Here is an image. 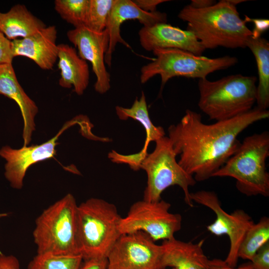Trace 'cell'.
Listing matches in <instances>:
<instances>
[{"mask_svg": "<svg viewBox=\"0 0 269 269\" xmlns=\"http://www.w3.org/2000/svg\"><path fill=\"white\" fill-rule=\"evenodd\" d=\"M269 117L256 107L232 119L206 124L201 115L187 109L179 122L168 128L178 164L196 181L213 177L240 145L239 135L250 126Z\"/></svg>", "mask_w": 269, "mask_h": 269, "instance_id": "6da1fadb", "label": "cell"}, {"mask_svg": "<svg viewBox=\"0 0 269 269\" xmlns=\"http://www.w3.org/2000/svg\"><path fill=\"white\" fill-rule=\"evenodd\" d=\"M178 17L187 23V30L205 49L219 46L245 48L253 36L236 6L228 0H220L204 8H195L188 4L180 11Z\"/></svg>", "mask_w": 269, "mask_h": 269, "instance_id": "7a4b0ae2", "label": "cell"}, {"mask_svg": "<svg viewBox=\"0 0 269 269\" xmlns=\"http://www.w3.org/2000/svg\"><path fill=\"white\" fill-rule=\"evenodd\" d=\"M257 78L234 74L211 81L199 79L198 105L211 120L221 121L246 113L257 101Z\"/></svg>", "mask_w": 269, "mask_h": 269, "instance_id": "3957f363", "label": "cell"}, {"mask_svg": "<svg viewBox=\"0 0 269 269\" xmlns=\"http://www.w3.org/2000/svg\"><path fill=\"white\" fill-rule=\"evenodd\" d=\"M122 217L113 203L91 198L78 205L77 237L83 260L106 259L121 234Z\"/></svg>", "mask_w": 269, "mask_h": 269, "instance_id": "277c9868", "label": "cell"}, {"mask_svg": "<svg viewBox=\"0 0 269 269\" xmlns=\"http://www.w3.org/2000/svg\"><path fill=\"white\" fill-rule=\"evenodd\" d=\"M269 133L264 131L246 137L236 151L213 175L236 180L238 190L246 196H269Z\"/></svg>", "mask_w": 269, "mask_h": 269, "instance_id": "5b68a950", "label": "cell"}, {"mask_svg": "<svg viewBox=\"0 0 269 269\" xmlns=\"http://www.w3.org/2000/svg\"><path fill=\"white\" fill-rule=\"evenodd\" d=\"M77 207L70 193L45 209L37 218L33 237L37 254H79Z\"/></svg>", "mask_w": 269, "mask_h": 269, "instance_id": "8992f818", "label": "cell"}, {"mask_svg": "<svg viewBox=\"0 0 269 269\" xmlns=\"http://www.w3.org/2000/svg\"><path fill=\"white\" fill-rule=\"evenodd\" d=\"M152 52L156 58L141 67L140 80L144 84L159 75L161 91L166 83L174 77L205 79L211 73L226 69L238 62L235 57L210 58L178 49H156Z\"/></svg>", "mask_w": 269, "mask_h": 269, "instance_id": "52a82bcc", "label": "cell"}, {"mask_svg": "<svg viewBox=\"0 0 269 269\" xmlns=\"http://www.w3.org/2000/svg\"><path fill=\"white\" fill-rule=\"evenodd\" d=\"M155 142L153 151L147 154L140 165V169L146 172L147 177L143 200L158 201L166 188L177 185L184 193L186 204L192 207L194 204L190 197L189 187L196 184V180L178 164L177 155L168 136H164Z\"/></svg>", "mask_w": 269, "mask_h": 269, "instance_id": "ba28073f", "label": "cell"}, {"mask_svg": "<svg viewBox=\"0 0 269 269\" xmlns=\"http://www.w3.org/2000/svg\"><path fill=\"white\" fill-rule=\"evenodd\" d=\"M171 205L161 199L156 202L144 200L134 203L119 226L121 235L143 232L154 241L168 240L181 228L182 217L169 212Z\"/></svg>", "mask_w": 269, "mask_h": 269, "instance_id": "9c48e42d", "label": "cell"}, {"mask_svg": "<svg viewBox=\"0 0 269 269\" xmlns=\"http://www.w3.org/2000/svg\"><path fill=\"white\" fill-rule=\"evenodd\" d=\"M161 245L143 232L122 234L107 257V269H165Z\"/></svg>", "mask_w": 269, "mask_h": 269, "instance_id": "30bf717a", "label": "cell"}, {"mask_svg": "<svg viewBox=\"0 0 269 269\" xmlns=\"http://www.w3.org/2000/svg\"><path fill=\"white\" fill-rule=\"evenodd\" d=\"M190 197L193 202L209 208L215 214V220L207 226V229L216 236H228L230 245L225 261L229 266L236 267L240 245L247 231L255 223L251 217L241 209L236 210L231 214L227 213L213 191H198L190 193Z\"/></svg>", "mask_w": 269, "mask_h": 269, "instance_id": "8fae6325", "label": "cell"}, {"mask_svg": "<svg viewBox=\"0 0 269 269\" xmlns=\"http://www.w3.org/2000/svg\"><path fill=\"white\" fill-rule=\"evenodd\" d=\"M78 119L79 116L65 123L54 136L42 144L23 146L19 149H13L8 145L1 147L0 156L6 161L4 176L12 188H22L26 172L31 165L54 157L59 136Z\"/></svg>", "mask_w": 269, "mask_h": 269, "instance_id": "7c38bea8", "label": "cell"}, {"mask_svg": "<svg viewBox=\"0 0 269 269\" xmlns=\"http://www.w3.org/2000/svg\"><path fill=\"white\" fill-rule=\"evenodd\" d=\"M67 36L77 48L79 56L91 63L96 77L95 90L101 94L107 92L111 88L110 75L105 62L109 43L108 30L106 29L102 32H95L83 26L69 30Z\"/></svg>", "mask_w": 269, "mask_h": 269, "instance_id": "4fadbf2b", "label": "cell"}, {"mask_svg": "<svg viewBox=\"0 0 269 269\" xmlns=\"http://www.w3.org/2000/svg\"><path fill=\"white\" fill-rule=\"evenodd\" d=\"M138 34L140 45L147 51L178 49L201 56L206 50L192 32L166 22L143 26Z\"/></svg>", "mask_w": 269, "mask_h": 269, "instance_id": "5bb4252c", "label": "cell"}, {"mask_svg": "<svg viewBox=\"0 0 269 269\" xmlns=\"http://www.w3.org/2000/svg\"><path fill=\"white\" fill-rule=\"evenodd\" d=\"M131 19L138 20L143 26H150L159 23L167 22V17L165 13L158 11H144L138 7L132 0H115L106 28L109 33V43L105 62L109 67L111 66L112 55L117 43L131 49V46L122 38L120 33L122 23Z\"/></svg>", "mask_w": 269, "mask_h": 269, "instance_id": "9a60e30c", "label": "cell"}, {"mask_svg": "<svg viewBox=\"0 0 269 269\" xmlns=\"http://www.w3.org/2000/svg\"><path fill=\"white\" fill-rule=\"evenodd\" d=\"M57 34L55 26L50 25L27 37L11 40L12 55L27 57L42 69L51 70L57 60Z\"/></svg>", "mask_w": 269, "mask_h": 269, "instance_id": "2e32d148", "label": "cell"}, {"mask_svg": "<svg viewBox=\"0 0 269 269\" xmlns=\"http://www.w3.org/2000/svg\"><path fill=\"white\" fill-rule=\"evenodd\" d=\"M0 94L13 100L19 107L23 121V146H27L35 130L38 108L19 83L12 63L0 64Z\"/></svg>", "mask_w": 269, "mask_h": 269, "instance_id": "e0dca14e", "label": "cell"}, {"mask_svg": "<svg viewBox=\"0 0 269 269\" xmlns=\"http://www.w3.org/2000/svg\"><path fill=\"white\" fill-rule=\"evenodd\" d=\"M204 240L197 243L183 242L174 238L164 240L162 247V265L164 269H207L209 259L204 253Z\"/></svg>", "mask_w": 269, "mask_h": 269, "instance_id": "ac0fdd59", "label": "cell"}, {"mask_svg": "<svg viewBox=\"0 0 269 269\" xmlns=\"http://www.w3.org/2000/svg\"><path fill=\"white\" fill-rule=\"evenodd\" d=\"M58 67L60 71L59 85L65 88H74L78 95L83 94L90 78L89 66L75 48L66 44L57 46Z\"/></svg>", "mask_w": 269, "mask_h": 269, "instance_id": "d6986e66", "label": "cell"}, {"mask_svg": "<svg viewBox=\"0 0 269 269\" xmlns=\"http://www.w3.org/2000/svg\"><path fill=\"white\" fill-rule=\"evenodd\" d=\"M46 25L23 4L13 5L7 12H0V30L11 41L33 35Z\"/></svg>", "mask_w": 269, "mask_h": 269, "instance_id": "ffe728a7", "label": "cell"}, {"mask_svg": "<svg viewBox=\"0 0 269 269\" xmlns=\"http://www.w3.org/2000/svg\"><path fill=\"white\" fill-rule=\"evenodd\" d=\"M255 56L259 76L257 89V107L267 110L269 107V42L265 38L252 36L247 43Z\"/></svg>", "mask_w": 269, "mask_h": 269, "instance_id": "44dd1931", "label": "cell"}, {"mask_svg": "<svg viewBox=\"0 0 269 269\" xmlns=\"http://www.w3.org/2000/svg\"><path fill=\"white\" fill-rule=\"evenodd\" d=\"M116 112L118 118L122 120H127L129 118L138 121L143 127L146 137L143 147L140 151L147 153V148L150 142L154 141L165 136L163 128L160 126H154L149 116L146 98L144 92L141 93L139 99L135 98L131 108L116 107Z\"/></svg>", "mask_w": 269, "mask_h": 269, "instance_id": "7402d4cb", "label": "cell"}, {"mask_svg": "<svg viewBox=\"0 0 269 269\" xmlns=\"http://www.w3.org/2000/svg\"><path fill=\"white\" fill-rule=\"evenodd\" d=\"M268 242L269 219L264 217L247 231L238 250V258L251 261L256 252Z\"/></svg>", "mask_w": 269, "mask_h": 269, "instance_id": "603a6c76", "label": "cell"}, {"mask_svg": "<svg viewBox=\"0 0 269 269\" xmlns=\"http://www.w3.org/2000/svg\"><path fill=\"white\" fill-rule=\"evenodd\" d=\"M81 255L37 254L30 261L28 269H80Z\"/></svg>", "mask_w": 269, "mask_h": 269, "instance_id": "cb8c5ba5", "label": "cell"}, {"mask_svg": "<svg viewBox=\"0 0 269 269\" xmlns=\"http://www.w3.org/2000/svg\"><path fill=\"white\" fill-rule=\"evenodd\" d=\"M89 0H55L54 8L60 17L75 28L85 24Z\"/></svg>", "mask_w": 269, "mask_h": 269, "instance_id": "d4e9b609", "label": "cell"}, {"mask_svg": "<svg viewBox=\"0 0 269 269\" xmlns=\"http://www.w3.org/2000/svg\"><path fill=\"white\" fill-rule=\"evenodd\" d=\"M115 0H89L85 26L95 32H102L108 25Z\"/></svg>", "mask_w": 269, "mask_h": 269, "instance_id": "484cf974", "label": "cell"}, {"mask_svg": "<svg viewBox=\"0 0 269 269\" xmlns=\"http://www.w3.org/2000/svg\"><path fill=\"white\" fill-rule=\"evenodd\" d=\"M147 155L140 151L134 154L123 155L113 150L109 153L108 157L113 162L128 164L133 170L136 171L140 169L141 162Z\"/></svg>", "mask_w": 269, "mask_h": 269, "instance_id": "4316f807", "label": "cell"}, {"mask_svg": "<svg viewBox=\"0 0 269 269\" xmlns=\"http://www.w3.org/2000/svg\"><path fill=\"white\" fill-rule=\"evenodd\" d=\"M251 262L254 269H269V242L256 252Z\"/></svg>", "mask_w": 269, "mask_h": 269, "instance_id": "83f0119b", "label": "cell"}, {"mask_svg": "<svg viewBox=\"0 0 269 269\" xmlns=\"http://www.w3.org/2000/svg\"><path fill=\"white\" fill-rule=\"evenodd\" d=\"M13 58L11 41L0 30V64L12 63Z\"/></svg>", "mask_w": 269, "mask_h": 269, "instance_id": "f1b7e54d", "label": "cell"}, {"mask_svg": "<svg viewBox=\"0 0 269 269\" xmlns=\"http://www.w3.org/2000/svg\"><path fill=\"white\" fill-rule=\"evenodd\" d=\"M207 269H254L251 262L239 267H231L225 261L219 259L209 260Z\"/></svg>", "mask_w": 269, "mask_h": 269, "instance_id": "f546056e", "label": "cell"}, {"mask_svg": "<svg viewBox=\"0 0 269 269\" xmlns=\"http://www.w3.org/2000/svg\"><path fill=\"white\" fill-rule=\"evenodd\" d=\"M168 1L167 0H133L134 3L138 7L148 12L156 11V7L158 4Z\"/></svg>", "mask_w": 269, "mask_h": 269, "instance_id": "4dcf8cb0", "label": "cell"}, {"mask_svg": "<svg viewBox=\"0 0 269 269\" xmlns=\"http://www.w3.org/2000/svg\"><path fill=\"white\" fill-rule=\"evenodd\" d=\"M0 269H20L19 261L12 255H5L0 252Z\"/></svg>", "mask_w": 269, "mask_h": 269, "instance_id": "1f68e13d", "label": "cell"}, {"mask_svg": "<svg viewBox=\"0 0 269 269\" xmlns=\"http://www.w3.org/2000/svg\"><path fill=\"white\" fill-rule=\"evenodd\" d=\"M80 269H107V258L83 260Z\"/></svg>", "mask_w": 269, "mask_h": 269, "instance_id": "d6a6232c", "label": "cell"}, {"mask_svg": "<svg viewBox=\"0 0 269 269\" xmlns=\"http://www.w3.org/2000/svg\"><path fill=\"white\" fill-rule=\"evenodd\" d=\"M246 21H252L255 28L252 31L254 37L261 36V34L268 29L269 22L268 19H251L248 16L245 19Z\"/></svg>", "mask_w": 269, "mask_h": 269, "instance_id": "836d02e7", "label": "cell"}, {"mask_svg": "<svg viewBox=\"0 0 269 269\" xmlns=\"http://www.w3.org/2000/svg\"><path fill=\"white\" fill-rule=\"evenodd\" d=\"M216 2L212 0H192L189 5L195 8H204L211 6Z\"/></svg>", "mask_w": 269, "mask_h": 269, "instance_id": "e575fe53", "label": "cell"}, {"mask_svg": "<svg viewBox=\"0 0 269 269\" xmlns=\"http://www.w3.org/2000/svg\"><path fill=\"white\" fill-rule=\"evenodd\" d=\"M229 2H230L233 5L236 6L237 4L246 1V0H228Z\"/></svg>", "mask_w": 269, "mask_h": 269, "instance_id": "d590c367", "label": "cell"}, {"mask_svg": "<svg viewBox=\"0 0 269 269\" xmlns=\"http://www.w3.org/2000/svg\"><path fill=\"white\" fill-rule=\"evenodd\" d=\"M7 214L6 213H0V218L6 217L7 216Z\"/></svg>", "mask_w": 269, "mask_h": 269, "instance_id": "8d00e7d4", "label": "cell"}, {"mask_svg": "<svg viewBox=\"0 0 269 269\" xmlns=\"http://www.w3.org/2000/svg\"><path fill=\"white\" fill-rule=\"evenodd\" d=\"M172 269H175L174 268H172Z\"/></svg>", "mask_w": 269, "mask_h": 269, "instance_id": "74e56055", "label": "cell"}]
</instances>
